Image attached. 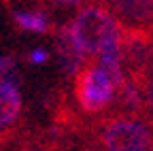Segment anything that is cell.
I'll list each match as a JSON object with an SVG mask.
<instances>
[{
	"label": "cell",
	"mask_w": 153,
	"mask_h": 151,
	"mask_svg": "<svg viewBox=\"0 0 153 151\" xmlns=\"http://www.w3.org/2000/svg\"><path fill=\"white\" fill-rule=\"evenodd\" d=\"M70 30L83 53H102L113 45H121V26L102 7H85Z\"/></svg>",
	"instance_id": "cell-1"
},
{
	"label": "cell",
	"mask_w": 153,
	"mask_h": 151,
	"mask_svg": "<svg viewBox=\"0 0 153 151\" xmlns=\"http://www.w3.org/2000/svg\"><path fill=\"white\" fill-rule=\"evenodd\" d=\"M102 138L108 151H149L153 130L138 119H113L106 123Z\"/></svg>",
	"instance_id": "cell-2"
},
{
	"label": "cell",
	"mask_w": 153,
	"mask_h": 151,
	"mask_svg": "<svg viewBox=\"0 0 153 151\" xmlns=\"http://www.w3.org/2000/svg\"><path fill=\"white\" fill-rule=\"evenodd\" d=\"M115 85L108 81V77L98 68H85L79 72V81H76V98L83 111L87 113H98L104 106L111 104L115 96Z\"/></svg>",
	"instance_id": "cell-3"
},
{
	"label": "cell",
	"mask_w": 153,
	"mask_h": 151,
	"mask_svg": "<svg viewBox=\"0 0 153 151\" xmlns=\"http://www.w3.org/2000/svg\"><path fill=\"white\" fill-rule=\"evenodd\" d=\"M55 47H57V58H60V66L64 70V74L72 77V74L81 72L83 68V51L81 47L76 45L74 36H72V30L70 26H62L55 34Z\"/></svg>",
	"instance_id": "cell-4"
},
{
	"label": "cell",
	"mask_w": 153,
	"mask_h": 151,
	"mask_svg": "<svg viewBox=\"0 0 153 151\" xmlns=\"http://www.w3.org/2000/svg\"><path fill=\"white\" fill-rule=\"evenodd\" d=\"M98 68L108 77V81L115 85V89H121L126 83L123 79V66H121V45H113L98 53Z\"/></svg>",
	"instance_id": "cell-5"
},
{
	"label": "cell",
	"mask_w": 153,
	"mask_h": 151,
	"mask_svg": "<svg viewBox=\"0 0 153 151\" xmlns=\"http://www.w3.org/2000/svg\"><path fill=\"white\" fill-rule=\"evenodd\" d=\"M113 4L128 19H134V22L153 19V0H113Z\"/></svg>",
	"instance_id": "cell-6"
},
{
	"label": "cell",
	"mask_w": 153,
	"mask_h": 151,
	"mask_svg": "<svg viewBox=\"0 0 153 151\" xmlns=\"http://www.w3.org/2000/svg\"><path fill=\"white\" fill-rule=\"evenodd\" d=\"M15 24L26 30V32H36V34H45L51 28V19L47 17V13L43 11H15L13 13Z\"/></svg>",
	"instance_id": "cell-7"
},
{
	"label": "cell",
	"mask_w": 153,
	"mask_h": 151,
	"mask_svg": "<svg viewBox=\"0 0 153 151\" xmlns=\"http://www.w3.org/2000/svg\"><path fill=\"white\" fill-rule=\"evenodd\" d=\"M19 91L17 60L11 55H0V94Z\"/></svg>",
	"instance_id": "cell-8"
},
{
	"label": "cell",
	"mask_w": 153,
	"mask_h": 151,
	"mask_svg": "<svg viewBox=\"0 0 153 151\" xmlns=\"http://www.w3.org/2000/svg\"><path fill=\"white\" fill-rule=\"evenodd\" d=\"M22 109V96L19 91H9V94H0V130L7 128L15 117L19 115Z\"/></svg>",
	"instance_id": "cell-9"
},
{
	"label": "cell",
	"mask_w": 153,
	"mask_h": 151,
	"mask_svg": "<svg viewBox=\"0 0 153 151\" xmlns=\"http://www.w3.org/2000/svg\"><path fill=\"white\" fill-rule=\"evenodd\" d=\"M119 100L126 109L134 111V109H140L143 104V98H140V89L136 85V81H126L119 89Z\"/></svg>",
	"instance_id": "cell-10"
},
{
	"label": "cell",
	"mask_w": 153,
	"mask_h": 151,
	"mask_svg": "<svg viewBox=\"0 0 153 151\" xmlns=\"http://www.w3.org/2000/svg\"><path fill=\"white\" fill-rule=\"evenodd\" d=\"M47 60H49V51L43 49V47H36V49H32V51L28 53V62H30V64L41 66V64H45Z\"/></svg>",
	"instance_id": "cell-11"
},
{
	"label": "cell",
	"mask_w": 153,
	"mask_h": 151,
	"mask_svg": "<svg viewBox=\"0 0 153 151\" xmlns=\"http://www.w3.org/2000/svg\"><path fill=\"white\" fill-rule=\"evenodd\" d=\"M143 85H145V100H147V102L151 104V109H153V79L145 81Z\"/></svg>",
	"instance_id": "cell-12"
},
{
	"label": "cell",
	"mask_w": 153,
	"mask_h": 151,
	"mask_svg": "<svg viewBox=\"0 0 153 151\" xmlns=\"http://www.w3.org/2000/svg\"><path fill=\"white\" fill-rule=\"evenodd\" d=\"M55 4H62V7H70V4H79L81 0H53Z\"/></svg>",
	"instance_id": "cell-13"
},
{
	"label": "cell",
	"mask_w": 153,
	"mask_h": 151,
	"mask_svg": "<svg viewBox=\"0 0 153 151\" xmlns=\"http://www.w3.org/2000/svg\"><path fill=\"white\" fill-rule=\"evenodd\" d=\"M28 151H36V149H28Z\"/></svg>",
	"instance_id": "cell-14"
}]
</instances>
